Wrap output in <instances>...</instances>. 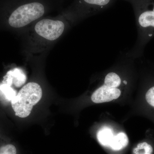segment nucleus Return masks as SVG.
Returning <instances> with one entry per match:
<instances>
[{"mask_svg":"<svg viewBox=\"0 0 154 154\" xmlns=\"http://www.w3.org/2000/svg\"><path fill=\"white\" fill-rule=\"evenodd\" d=\"M65 27V25L63 21L45 19L36 23L35 30L39 36L47 40L54 41L62 34Z\"/></svg>","mask_w":154,"mask_h":154,"instance_id":"nucleus-5","label":"nucleus"},{"mask_svg":"<svg viewBox=\"0 0 154 154\" xmlns=\"http://www.w3.org/2000/svg\"><path fill=\"white\" fill-rule=\"evenodd\" d=\"M116 0H76L70 10L71 14L90 17L99 14L113 5Z\"/></svg>","mask_w":154,"mask_h":154,"instance_id":"nucleus-4","label":"nucleus"},{"mask_svg":"<svg viewBox=\"0 0 154 154\" xmlns=\"http://www.w3.org/2000/svg\"><path fill=\"white\" fill-rule=\"evenodd\" d=\"M132 6L137 29L133 47L125 53L133 59L141 58L147 44L154 37V0H124Z\"/></svg>","mask_w":154,"mask_h":154,"instance_id":"nucleus-1","label":"nucleus"},{"mask_svg":"<svg viewBox=\"0 0 154 154\" xmlns=\"http://www.w3.org/2000/svg\"><path fill=\"white\" fill-rule=\"evenodd\" d=\"M46 8L45 3L42 0L23 1L13 10L9 17V24L14 28L24 27L42 17Z\"/></svg>","mask_w":154,"mask_h":154,"instance_id":"nucleus-2","label":"nucleus"},{"mask_svg":"<svg viewBox=\"0 0 154 154\" xmlns=\"http://www.w3.org/2000/svg\"><path fill=\"white\" fill-rule=\"evenodd\" d=\"M128 139L124 133H119L114 136L109 146L114 150H119L127 146L128 143Z\"/></svg>","mask_w":154,"mask_h":154,"instance_id":"nucleus-7","label":"nucleus"},{"mask_svg":"<svg viewBox=\"0 0 154 154\" xmlns=\"http://www.w3.org/2000/svg\"><path fill=\"white\" fill-rule=\"evenodd\" d=\"M42 95V89L37 83L30 82L24 86L11 101L16 116L22 118L29 116Z\"/></svg>","mask_w":154,"mask_h":154,"instance_id":"nucleus-3","label":"nucleus"},{"mask_svg":"<svg viewBox=\"0 0 154 154\" xmlns=\"http://www.w3.org/2000/svg\"><path fill=\"white\" fill-rule=\"evenodd\" d=\"M152 146L146 142L138 144L133 150L134 154H152Z\"/></svg>","mask_w":154,"mask_h":154,"instance_id":"nucleus-9","label":"nucleus"},{"mask_svg":"<svg viewBox=\"0 0 154 154\" xmlns=\"http://www.w3.org/2000/svg\"><path fill=\"white\" fill-rule=\"evenodd\" d=\"M146 99L148 103L154 107V86L150 88L147 92Z\"/></svg>","mask_w":154,"mask_h":154,"instance_id":"nucleus-11","label":"nucleus"},{"mask_svg":"<svg viewBox=\"0 0 154 154\" xmlns=\"http://www.w3.org/2000/svg\"><path fill=\"white\" fill-rule=\"evenodd\" d=\"M97 136L99 143L101 145L109 146L114 136L111 130L109 128H104L99 131Z\"/></svg>","mask_w":154,"mask_h":154,"instance_id":"nucleus-8","label":"nucleus"},{"mask_svg":"<svg viewBox=\"0 0 154 154\" xmlns=\"http://www.w3.org/2000/svg\"><path fill=\"white\" fill-rule=\"evenodd\" d=\"M0 154H17V148L13 144L0 142Z\"/></svg>","mask_w":154,"mask_h":154,"instance_id":"nucleus-10","label":"nucleus"},{"mask_svg":"<svg viewBox=\"0 0 154 154\" xmlns=\"http://www.w3.org/2000/svg\"><path fill=\"white\" fill-rule=\"evenodd\" d=\"M121 94V91L118 88H111L102 84L94 91L91 99L96 103L109 102L118 99Z\"/></svg>","mask_w":154,"mask_h":154,"instance_id":"nucleus-6","label":"nucleus"}]
</instances>
